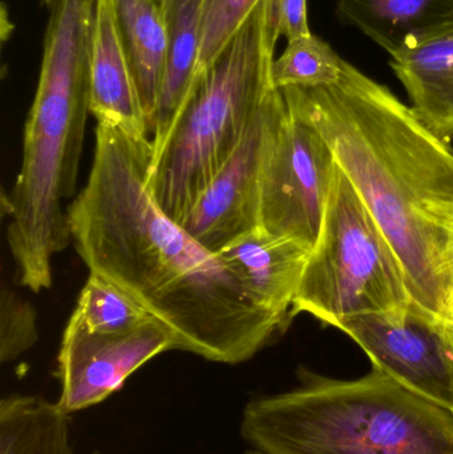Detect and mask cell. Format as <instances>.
Wrapping results in <instances>:
<instances>
[{
    "label": "cell",
    "mask_w": 453,
    "mask_h": 454,
    "mask_svg": "<svg viewBox=\"0 0 453 454\" xmlns=\"http://www.w3.org/2000/svg\"><path fill=\"white\" fill-rule=\"evenodd\" d=\"M58 403L12 394L0 402V454H74L71 420Z\"/></svg>",
    "instance_id": "cell-16"
},
{
    "label": "cell",
    "mask_w": 453,
    "mask_h": 454,
    "mask_svg": "<svg viewBox=\"0 0 453 454\" xmlns=\"http://www.w3.org/2000/svg\"><path fill=\"white\" fill-rule=\"evenodd\" d=\"M310 253L303 243L260 226L217 254L238 278L250 301L287 325Z\"/></svg>",
    "instance_id": "cell-10"
},
{
    "label": "cell",
    "mask_w": 453,
    "mask_h": 454,
    "mask_svg": "<svg viewBox=\"0 0 453 454\" xmlns=\"http://www.w3.org/2000/svg\"><path fill=\"white\" fill-rule=\"evenodd\" d=\"M90 114L98 124L148 136L137 84L120 36L113 0H96L90 47Z\"/></svg>",
    "instance_id": "cell-11"
},
{
    "label": "cell",
    "mask_w": 453,
    "mask_h": 454,
    "mask_svg": "<svg viewBox=\"0 0 453 454\" xmlns=\"http://www.w3.org/2000/svg\"><path fill=\"white\" fill-rule=\"evenodd\" d=\"M452 250H453V234H452Z\"/></svg>",
    "instance_id": "cell-27"
},
{
    "label": "cell",
    "mask_w": 453,
    "mask_h": 454,
    "mask_svg": "<svg viewBox=\"0 0 453 454\" xmlns=\"http://www.w3.org/2000/svg\"><path fill=\"white\" fill-rule=\"evenodd\" d=\"M335 328L366 352L372 368L414 394L451 410L449 323L412 303L403 314L356 315L340 320Z\"/></svg>",
    "instance_id": "cell-8"
},
{
    "label": "cell",
    "mask_w": 453,
    "mask_h": 454,
    "mask_svg": "<svg viewBox=\"0 0 453 454\" xmlns=\"http://www.w3.org/2000/svg\"><path fill=\"white\" fill-rule=\"evenodd\" d=\"M261 0H202L199 77L213 66Z\"/></svg>",
    "instance_id": "cell-19"
},
{
    "label": "cell",
    "mask_w": 453,
    "mask_h": 454,
    "mask_svg": "<svg viewBox=\"0 0 453 454\" xmlns=\"http://www.w3.org/2000/svg\"><path fill=\"white\" fill-rule=\"evenodd\" d=\"M71 317L90 333L124 335L157 320L111 280L90 272Z\"/></svg>",
    "instance_id": "cell-17"
},
{
    "label": "cell",
    "mask_w": 453,
    "mask_h": 454,
    "mask_svg": "<svg viewBox=\"0 0 453 454\" xmlns=\"http://www.w3.org/2000/svg\"><path fill=\"white\" fill-rule=\"evenodd\" d=\"M153 144L98 124L87 185L66 209L90 272L119 286L172 333L176 349L207 362L253 359L286 328L258 309L218 254L170 220L149 186Z\"/></svg>",
    "instance_id": "cell-1"
},
{
    "label": "cell",
    "mask_w": 453,
    "mask_h": 454,
    "mask_svg": "<svg viewBox=\"0 0 453 454\" xmlns=\"http://www.w3.org/2000/svg\"><path fill=\"white\" fill-rule=\"evenodd\" d=\"M279 35L287 42L311 34L308 21V0H277Z\"/></svg>",
    "instance_id": "cell-21"
},
{
    "label": "cell",
    "mask_w": 453,
    "mask_h": 454,
    "mask_svg": "<svg viewBox=\"0 0 453 454\" xmlns=\"http://www.w3.org/2000/svg\"><path fill=\"white\" fill-rule=\"evenodd\" d=\"M449 356H451L452 363V405L451 412L453 413V325H449Z\"/></svg>",
    "instance_id": "cell-22"
},
{
    "label": "cell",
    "mask_w": 453,
    "mask_h": 454,
    "mask_svg": "<svg viewBox=\"0 0 453 454\" xmlns=\"http://www.w3.org/2000/svg\"><path fill=\"white\" fill-rule=\"evenodd\" d=\"M173 349L175 339L159 320L124 335H104L69 317L59 348L56 403L68 415L101 404L144 364Z\"/></svg>",
    "instance_id": "cell-9"
},
{
    "label": "cell",
    "mask_w": 453,
    "mask_h": 454,
    "mask_svg": "<svg viewBox=\"0 0 453 454\" xmlns=\"http://www.w3.org/2000/svg\"><path fill=\"white\" fill-rule=\"evenodd\" d=\"M292 391L250 400L242 439L263 454H453V413L372 368L355 380L300 370Z\"/></svg>",
    "instance_id": "cell-3"
},
{
    "label": "cell",
    "mask_w": 453,
    "mask_h": 454,
    "mask_svg": "<svg viewBox=\"0 0 453 454\" xmlns=\"http://www.w3.org/2000/svg\"><path fill=\"white\" fill-rule=\"evenodd\" d=\"M345 60L316 35L287 43L286 50L271 67V80L277 90L319 88L335 84L342 76Z\"/></svg>",
    "instance_id": "cell-18"
},
{
    "label": "cell",
    "mask_w": 453,
    "mask_h": 454,
    "mask_svg": "<svg viewBox=\"0 0 453 454\" xmlns=\"http://www.w3.org/2000/svg\"><path fill=\"white\" fill-rule=\"evenodd\" d=\"M335 170L337 161L326 138L286 103L263 170L261 227L313 248Z\"/></svg>",
    "instance_id": "cell-6"
},
{
    "label": "cell",
    "mask_w": 453,
    "mask_h": 454,
    "mask_svg": "<svg viewBox=\"0 0 453 454\" xmlns=\"http://www.w3.org/2000/svg\"><path fill=\"white\" fill-rule=\"evenodd\" d=\"M391 68L418 119L447 144L453 140V26L391 56Z\"/></svg>",
    "instance_id": "cell-12"
},
{
    "label": "cell",
    "mask_w": 453,
    "mask_h": 454,
    "mask_svg": "<svg viewBox=\"0 0 453 454\" xmlns=\"http://www.w3.org/2000/svg\"><path fill=\"white\" fill-rule=\"evenodd\" d=\"M452 325H453V323H452Z\"/></svg>",
    "instance_id": "cell-28"
},
{
    "label": "cell",
    "mask_w": 453,
    "mask_h": 454,
    "mask_svg": "<svg viewBox=\"0 0 453 454\" xmlns=\"http://www.w3.org/2000/svg\"><path fill=\"white\" fill-rule=\"evenodd\" d=\"M120 36L153 132L168 48L167 12L159 0H113Z\"/></svg>",
    "instance_id": "cell-15"
},
{
    "label": "cell",
    "mask_w": 453,
    "mask_h": 454,
    "mask_svg": "<svg viewBox=\"0 0 453 454\" xmlns=\"http://www.w3.org/2000/svg\"><path fill=\"white\" fill-rule=\"evenodd\" d=\"M285 114L284 95L274 88L238 148L180 223L212 253L217 254L237 238L261 226L263 170Z\"/></svg>",
    "instance_id": "cell-7"
},
{
    "label": "cell",
    "mask_w": 453,
    "mask_h": 454,
    "mask_svg": "<svg viewBox=\"0 0 453 454\" xmlns=\"http://www.w3.org/2000/svg\"><path fill=\"white\" fill-rule=\"evenodd\" d=\"M412 303L398 255L337 164L290 315H311L337 327L356 315L403 314Z\"/></svg>",
    "instance_id": "cell-5"
},
{
    "label": "cell",
    "mask_w": 453,
    "mask_h": 454,
    "mask_svg": "<svg viewBox=\"0 0 453 454\" xmlns=\"http://www.w3.org/2000/svg\"><path fill=\"white\" fill-rule=\"evenodd\" d=\"M277 0H261L217 60L197 79L164 144L149 186L177 223L234 153L269 93L279 39Z\"/></svg>",
    "instance_id": "cell-4"
},
{
    "label": "cell",
    "mask_w": 453,
    "mask_h": 454,
    "mask_svg": "<svg viewBox=\"0 0 453 454\" xmlns=\"http://www.w3.org/2000/svg\"><path fill=\"white\" fill-rule=\"evenodd\" d=\"M39 340L34 306L15 291L3 286L0 296V360L15 362Z\"/></svg>",
    "instance_id": "cell-20"
},
{
    "label": "cell",
    "mask_w": 453,
    "mask_h": 454,
    "mask_svg": "<svg viewBox=\"0 0 453 454\" xmlns=\"http://www.w3.org/2000/svg\"><path fill=\"white\" fill-rule=\"evenodd\" d=\"M335 8L391 56L453 26V0H335Z\"/></svg>",
    "instance_id": "cell-13"
},
{
    "label": "cell",
    "mask_w": 453,
    "mask_h": 454,
    "mask_svg": "<svg viewBox=\"0 0 453 454\" xmlns=\"http://www.w3.org/2000/svg\"><path fill=\"white\" fill-rule=\"evenodd\" d=\"M159 3L161 4V7L164 8L165 12H167L168 8L172 4V0H159Z\"/></svg>",
    "instance_id": "cell-23"
},
{
    "label": "cell",
    "mask_w": 453,
    "mask_h": 454,
    "mask_svg": "<svg viewBox=\"0 0 453 454\" xmlns=\"http://www.w3.org/2000/svg\"><path fill=\"white\" fill-rule=\"evenodd\" d=\"M326 138L393 246L412 301L453 323V151L387 87L345 61L340 79L279 90Z\"/></svg>",
    "instance_id": "cell-2"
},
{
    "label": "cell",
    "mask_w": 453,
    "mask_h": 454,
    "mask_svg": "<svg viewBox=\"0 0 453 454\" xmlns=\"http://www.w3.org/2000/svg\"><path fill=\"white\" fill-rule=\"evenodd\" d=\"M90 454H103V453H101L100 450H93V452Z\"/></svg>",
    "instance_id": "cell-26"
},
{
    "label": "cell",
    "mask_w": 453,
    "mask_h": 454,
    "mask_svg": "<svg viewBox=\"0 0 453 454\" xmlns=\"http://www.w3.org/2000/svg\"><path fill=\"white\" fill-rule=\"evenodd\" d=\"M167 21V58L152 132L153 151L164 144L199 79L202 0H172Z\"/></svg>",
    "instance_id": "cell-14"
},
{
    "label": "cell",
    "mask_w": 453,
    "mask_h": 454,
    "mask_svg": "<svg viewBox=\"0 0 453 454\" xmlns=\"http://www.w3.org/2000/svg\"><path fill=\"white\" fill-rule=\"evenodd\" d=\"M44 2V4H47L48 7H51L52 5V3L55 2V0H43Z\"/></svg>",
    "instance_id": "cell-24"
},
{
    "label": "cell",
    "mask_w": 453,
    "mask_h": 454,
    "mask_svg": "<svg viewBox=\"0 0 453 454\" xmlns=\"http://www.w3.org/2000/svg\"><path fill=\"white\" fill-rule=\"evenodd\" d=\"M246 454H263V453L258 452V450H254V452H249Z\"/></svg>",
    "instance_id": "cell-25"
}]
</instances>
